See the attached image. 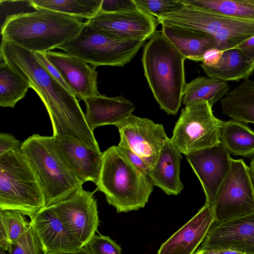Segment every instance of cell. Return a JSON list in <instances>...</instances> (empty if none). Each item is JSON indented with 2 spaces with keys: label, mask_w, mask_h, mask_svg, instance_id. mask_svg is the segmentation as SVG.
<instances>
[{
  "label": "cell",
  "mask_w": 254,
  "mask_h": 254,
  "mask_svg": "<svg viewBox=\"0 0 254 254\" xmlns=\"http://www.w3.org/2000/svg\"><path fill=\"white\" fill-rule=\"evenodd\" d=\"M0 56L40 97L50 116L54 136L72 137L101 151L76 97L49 72L34 52L1 40Z\"/></svg>",
  "instance_id": "6da1fadb"
},
{
  "label": "cell",
  "mask_w": 254,
  "mask_h": 254,
  "mask_svg": "<svg viewBox=\"0 0 254 254\" xmlns=\"http://www.w3.org/2000/svg\"><path fill=\"white\" fill-rule=\"evenodd\" d=\"M80 19L44 8L14 14L7 16L1 26L2 40L33 52L51 51L79 31L84 23Z\"/></svg>",
  "instance_id": "7a4b0ae2"
},
{
  "label": "cell",
  "mask_w": 254,
  "mask_h": 254,
  "mask_svg": "<svg viewBox=\"0 0 254 254\" xmlns=\"http://www.w3.org/2000/svg\"><path fill=\"white\" fill-rule=\"evenodd\" d=\"M186 59L161 30L155 31L143 50L144 76L160 108L168 115H176L181 105Z\"/></svg>",
  "instance_id": "3957f363"
},
{
  "label": "cell",
  "mask_w": 254,
  "mask_h": 254,
  "mask_svg": "<svg viewBox=\"0 0 254 254\" xmlns=\"http://www.w3.org/2000/svg\"><path fill=\"white\" fill-rule=\"evenodd\" d=\"M97 190L105 195L117 212H127L145 206L154 185L144 172L133 165L116 146L103 152Z\"/></svg>",
  "instance_id": "277c9868"
},
{
  "label": "cell",
  "mask_w": 254,
  "mask_h": 254,
  "mask_svg": "<svg viewBox=\"0 0 254 254\" xmlns=\"http://www.w3.org/2000/svg\"><path fill=\"white\" fill-rule=\"evenodd\" d=\"M21 151L40 183L46 206L64 200L82 189L84 182L71 170L57 150L53 136L34 134L22 142Z\"/></svg>",
  "instance_id": "5b68a950"
},
{
  "label": "cell",
  "mask_w": 254,
  "mask_h": 254,
  "mask_svg": "<svg viewBox=\"0 0 254 254\" xmlns=\"http://www.w3.org/2000/svg\"><path fill=\"white\" fill-rule=\"evenodd\" d=\"M45 206L40 183L21 150L0 156V210H16L30 217Z\"/></svg>",
  "instance_id": "8992f818"
},
{
  "label": "cell",
  "mask_w": 254,
  "mask_h": 254,
  "mask_svg": "<svg viewBox=\"0 0 254 254\" xmlns=\"http://www.w3.org/2000/svg\"><path fill=\"white\" fill-rule=\"evenodd\" d=\"M145 41L111 37L85 21L79 31L59 49L95 68L100 65L121 67L134 57Z\"/></svg>",
  "instance_id": "52a82bcc"
},
{
  "label": "cell",
  "mask_w": 254,
  "mask_h": 254,
  "mask_svg": "<svg viewBox=\"0 0 254 254\" xmlns=\"http://www.w3.org/2000/svg\"><path fill=\"white\" fill-rule=\"evenodd\" d=\"M186 4L181 10L157 18L162 22L194 29L211 35L216 49L235 48L254 36V21L242 19Z\"/></svg>",
  "instance_id": "ba28073f"
},
{
  "label": "cell",
  "mask_w": 254,
  "mask_h": 254,
  "mask_svg": "<svg viewBox=\"0 0 254 254\" xmlns=\"http://www.w3.org/2000/svg\"><path fill=\"white\" fill-rule=\"evenodd\" d=\"M223 122L214 116L207 101H195L182 109L170 139L178 150L186 156L220 143Z\"/></svg>",
  "instance_id": "9c48e42d"
},
{
  "label": "cell",
  "mask_w": 254,
  "mask_h": 254,
  "mask_svg": "<svg viewBox=\"0 0 254 254\" xmlns=\"http://www.w3.org/2000/svg\"><path fill=\"white\" fill-rule=\"evenodd\" d=\"M213 210L216 224L254 211V189L249 167L243 160L231 158L230 171L220 186Z\"/></svg>",
  "instance_id": "30bf717a"
},
{
  "label": "cell",
  "mask_w": 254,
  "mask_h": 254,
  "mask_svg": "<svg viewBox=\"0 0 254 254\" xmlns=\"http://www.w3.org/2000/svg\"><path fill=\"white\" fill-rule=\"evenodd\" d=\"M49 206L82 247L86 246L95 235L99 220L93 192L82 188Z\"/></svg>",
  "instance_id": "8fae6325"
},
{
  "label": "cell",
  "mask_w": 254,
  "mask_h": 254,
  "mask_svg": "<svg viewBox=\"0 0 254 254\" xmlns=\"http://www.w3.org/2000/svg\"><path fill=\"white\" fill-rule=\"evenodd\" d=\"M85 22L111 37L140 40L149 39L159 24L157 18L138 7L114 12L99 11Z\"/></svg>",
  "instance_id": "7c38bea8"
},
{
  "label": "cell",
  "mask_w": 254,
  "mask_h": 254,
  "mask_svg": "<svg viewBox=\"0 0 254 254\" xmlns=\"http://www.w3.org/2000/svg\"><path fill=\"white\" fill-rule=\"evenodd\" d=\"M186 158L201 184L205 203L213 207L220 186L230 169V153L219 143L191 152Z\"/></svg>",
  "instance_id": "4fadbf2b"
},
{
  "label": "cell",
  "mask_w": 254,
  "mask_h": 254,
  "mask_svg": "<svg viewBox=\"0 0 254 254\" xmlns=\"http://www.w3.org/2000/svg\"><path fill=\"white\" fill-rule=\"evenodd\" d=\"M115 126L130 148L152 168L168 137L163 125L132 114Z\"/></svg>",
  "instance_id": "5bb4252c"
},
{
  "label": "cell",
  "mask_w": 254,
  "mask_h": 254,
  "mask_svg": "<svg viewBox=\"0 0 254 254\" xmlns=\"http://www.w3.org/2000/svg\"><path fill=\"white\" fill-rule=\"evenodd\" d=\"M199 249H231L254 254V211L220 224H214Z\"/></svg>",
  "instance_id": "9a60e30c"
},
{
  "label": "cell",
  "mask_w": 254,
  "mask_h": 254,
  "mask_svg": "<svg viewBox=\"0 0 254 254\" xmlns=\"http://www.w3.org/2000/svg\"><path fill=\"white\" fill-rule=\"evenodd\" d=\"M43 53L58 70L76 98L83 100L100 95L95 67H91L80 59L65 53L48 51Z\"/></svg>",
  "instance_id": "2e32d148"
},
{
  "label": "cell",
  "mask_w": 254,
  "mask_h": 254,
  "mask_svg": "<svg viewBox=\"0 0 254 254\" xmlns=\"http://www.w3.org/2000/svg\"><path fill=\"white\" fill-rule=\"evenodd\" d=\"M55 146L73 173L84 183L97 184L103 152L92 149L78 140L64 135H53Z\"/></svg>",
  "instance_id": "e0dca14e"
},
{
  "label": "cell",
  "mask_w": 254,
  "mask_h": 254,
  "mask_svg": "<svg viewBox=\"0 0 254 254\" xmlns=\"http://www.w3.org/2000/svg\"><path fill=\"white\" fill-rule=\"evenodd\" d=\"M30 218L45 254L73 252L82 248L50 206L42 208Z\"/></svg>",
  "instance_id": "ac0fdd59"
},
{
  "label": "cell",
  "mask_w": 254,
  "mask_h": 254,
  "mask_svg": "<svg viewBox=\"0 0 254 254\" xmlns=\"http://www.w3.org/2000/svg\"><path fill=\"white\" fill-rule=\"evenodd\" d=\"M215 221L213 207L205 203L189 221L161 246L157 254H193Z\"/></svg>",
  "instance_id": "d6986e66"
},
{
  "label": "cell",
  "mask_w": 254,
  "mask_h": 254,
  "mask_svg": "<svg viewBox=\"0 0 254 254\" xmlns=\"http://www.w3.org/2000/svg\"><path fill=\"white\" fill-rule=\"evenodd\" d=\"M83 100L86 107L85 118L93 131L100 126L115 125L132 115L135 109L134 104L122 96L108 97L100 94Z\"/></svg>",
  "instance_id": "ffe728a7"
},
{
  "label": "cell",
  "mask_w": 254,
  "mask_h": 254,
  "mask_svg": "<svg viewBox=\"0 0 254 254\" xmlns=\"http://www.w3.org/2000/svg\"><path fill=\"white\" fill-rule=\"evenodd\" d=\"M181 154L168 137L148 175L153 185L168 195H178L184 188L180 178Z\"/></svg>",
  "instance_id": "44dd1931"
},
{
  "label": "cell",
  "mask_w": 254,
  "mask_h": 254,
  "mask_svg": "<svg viewBox=\"0 0 254 254\" xmlns=\"http://www.w3.org/2000/svg\"><path fill=\"white\" fill-rule=\"evenodd\" d=\"M160 24L163 35L186 59L202 62L205 53L216 48L214 38L207 33L167 23Z\"/></svg>",
  "instance_id": "7402d4cb"
},
{
  "label": "cell",
  "mask_w": 254,
  "mask_h": 254,
  "mask_svg": "<svg viewBox=\"0 0 254 254\" xmlns=\"http://www.w3.org/2000/svg\"><path fill=\"white\" fill-rule=\"evenodd\" d=\"M200 65L208 77L226 82L245 80L254 72V60L236 48L223 51L216 65L207 66L201 64Z\"/></svg>",
  "instance_id": "603a6c76"
},
{
  "label": "cell",
  "mask_w": 254,
  "mask_h": 254,
  "mask_svg": "<svg viewBox=\"0 0 254 254\" xmlns=\"http://www.w3.org/2000/svg\"><path fill=\"white\" fill-rule=\"evenodd\" d=\"M222 114L244 123L254 124V81L245 79L221 100Z\"/></svg>",
  "instance_id": "cb8c5ba5"
},
{
  "label": "cell",
  "mask_w": 254,
  "mask_h": 254,
  "mask_svg": "<svg viewBox=\"0 0 254 254\" xmlns=\"http://www.w3.org/2000/svg\"><path fill=\"white\" fill-rule=\"evenodd\" d=\"M220 143L234 156H254V131L246 123L233 119L223 121L220 132Z\"/></svg>",
  "instance_id": "d4e9b609"
},
{
  "label": "cell",
  "mask_w": 254,
  "mask_h": 254,
  "mask_svg": "<svg viewBox=\"0 0 254 254\" xmlns=\"http://www.w3.org/2000/svg\"><path fill=\"white\" fill-rule=\"evenodd\" d=\"M226 81L219 79L199 76L186 83L182 98L185 106L193 102L204 100L212 107L230 90Z\"/></svg>",
  "instance_id": "484cf974"
},
{
  "label": "cell",
  "mask_w": 254,
  "mask_h": 254,
  "mask_svg": "<svg viewBox=\"0 0 254 254\" xmlns=\"http://www.w3.org/2000/svg\"><path fill=\"white\" fill-rule=\"evenodd\" d=\"M28 5L36 9H47L79 18L89 19L100 10L102 0H31Z\"/></svg>",
  "instance_id": "4316f807"
},
{
  "label": "cell",
  "mask_w": 254,
  "mask_h": 254,
  "mask_svg": "<svg viewBox=\"0 0 254 254\" xmlns=\"http://www.w3.org/2000/svg\"><path fill=\"white\" fill-rule=\"evenodd\" d=\"M29 88L27 82L0 59V106L13 108L25 97Z\"/></svg>",
  "instance_id": "83f0119b"
},
{
  "label": "cell",
  "mask_w": 254,
  "mask_h": 254,
  "mask_svg": "<svg viewBox=\"0 0 254 254\" xmlns=\"http://www.w3.org/2000/svg\"><path fill=\"white\" fill-rule=\"evenodd\" d=\"M186 4L232 17L254 21V0H182Z\"/></svg>",
  "instance_id": "f1b7e54d"
},
{
  "label": "cell",
  "mask_w": 254,
  "mask_h": 254,
  "mask_svg": "<svg viewBox=\"0 0 254 254\" xmlns=\"http://www.w3.org/2000/svg\"><path fill=\"white\" fill-rule=\"evenodd\" d=\"M0 220L6 227L11 244L17 243L30 225V221L16 210H0Z\"/></svg>",
  "instance_id": "f546056e"
},
{
  "label": "cell",
  "mask_w": 254,
  "mask_h": 254,
  "mask_svg": "<svg viewBox=\"0 0 254 254\" xmlns=\"http://www.w3.org/2000/svg\"><path fill=\"white\" fill-rule=\"evenodd\" d=\"M134 1L139 8L156 18L179 11L186 6L182 0H134Z\"/></svg>",
  "instance_id": "4dcf8cb0"
},
{
  "label": "cell",
  "mask_w": 254,
  "mask_h": 254,
  "mask_svg": "<svg viewBox=\"0 0 254 254\" xmlns=\"http://www.w3.org/2000/svg\"><path fill=\"white\" fill-rule=\"evenodd\" d=\"M10 254H45L42 246L31 225L16 244H11Z\"/></svg>",
  "instance_id": "1f68e13d"
},
{
  "label": "cell",
  "mask_w": 254,
  "mask_h": 254,
  "mask_svg": "<svg viewBox=\"0 0 254 254\" xmlns=\"http://www.w3.org/2000/svg\"><path fill=\"white\" fill-rule=\"evenodd\" d=\"M86 246L91 254H122L120 246L108 236L94 235Z\"/></svg>",
  "instance_id": "d6a6232c"
},
{
  "label": "cell",
  "mask_w": 254,
  "mask_h": 254,
  "mask_svg": "<svg viewBox=\"0 0 254 254\" xmlns=\"http://www.w3.org/2000/svg\"><path fill=\"white\" fill-rule=\"evenodd\" d=\"M120 140L117 148L127 157V158L135 166L148 176L151 168L136 154L130 147L125 137L121 134Z\"/></svg>",
  "instance_id": "836d02e7"
},
{
  "label": "cell",
  "mask_w": 254,
  "mask_h": 254,
  "mask_svg": "<svg viewBox=\"0 0 254 254\" xmlns=\"http://www.w3.org/2000/svg\"><path fill=\"white\" fill-rule=\"evenodd\" d=\"M138 8L134 0H102L100 11L119 12Z\"/></svg>",
  "instance_id": "e575fe53"
},
{
  "label": "cell",
  "mask_w": 254,
  "mask_h": 254,
  "mask_svg": "<svg viewBox=\"0 0 254 254\" xmlns=\"http://www.w3.org/2000/svg\"><path fill=\"white\" fill-rule=\"evenodd\" d=\"M22 143L13 135L7 133H0V156L11 150H21Z\"/></svg>",
  "instance_id": "d590c367"
},
{
  "label": "cell",
  "mask_w": 254,
  "mask_h": 254,
  "mask_svg": "<svg viewBox=\"0 0 254 254\" xmlns=\"http://www.w3.org/2000/svg\"><path fill=\"white\" fill-rule=\"evenodd\" d=\"M35 55L45 68L60 83H61L67 90L71 92V91L63 78L58 70L46 59L42 52H34ZM72 93V92H71Z\"/></svg>",
  "instance_id": "8d00e7d4"
},
{
  "label": "cell",
  "mask_w": 254,
  "mask_h": 254,
  "mask_svg": "<svg viewBox=\"0 0 254 254\" xmlns=\"http://www.w3.org/2000/svg\"><path fill=\"white\" fill-rule=\"evenodd\" d=\"M223 52L216 48L208 50L204 56L202 64L207 66L216 65L220 60Z\"/></svg>",
  "instance_id": "74e56055"
},
{
  "label": "cell",
  "mask_w": 254,
  "mask_h": 254,
  "mask_svg": "<svg viewBox=\"0 0 254 254\" xmlns=\"http://www.w3.org/2000/svg\"><path fill=\"white\" fill-rule=\"evenodd\" d=\"M0 247L5 251H8L11 243L7 229L2 220L0 222Z\"/></svg>",
  "instance_id": "f35d334b"
},
{
  "label": "cell",
  "mask_w": 254,
  "mask_h": 254,
  "mask_svg": "<svg viewBox=\"0 0 254 254\" xmlns=\"http://www.w3.org/2000/svg\"><path fill=\"white\" fill-rule=\"evenodd\" d=\"M250 59L254 60V36L236 47Z\"/></svg>",
  "instance_id": "ab89813d"
},
{
  "label": "cell",
  "mask_w": 254,
  "mask_h": 254,
  "mask_svg": "<svg viewBox=\"0 0 254 254\" xmlns=\"http://www.w3.org/2000/svg\"><path fill=\"white\" fill-rule=\"evenodd\" d=\"M45 254H91V253L87 246H86L82 247L80 249L75 251Z\"/></svg>",
  "instance_id": "60d3db41"
},
{
  "label": "cell",
  "mask_w": 254,
  "mask_h": 254,
  "mask_svg": "<svg viewBox=\"0 0 254 254\" xmlns=\"http://www.w3.org/2000/svg\"><path fill=\"white\" fill-rule=\"evenodd\" d=\"M218 254H248L246 253L231 249L216 250Z\"/></svg>",
  "instance_id": "b9f144b4"
},
{
  "label": "cell",
  "mask_w": 254,
  "mask_h": 254,
  "mask_svg": "<svg viewBox=\"0 0 254 254\" xmlns=\"http://www.w3.org/2000/svg\"><path fill=\"white\" fill-rule=\"evenodd\" d=\"M250 175L254 189V156L251 160L250 166L249 167Z\"/></svg>",
  "instance_id": "7bdbcfd3"
},
{
  "label": "cell",
  "mask_w": 254,
  "mask_h": 254,
  "mask_svg": "<svg viewBox=\"0 0 254 254\" xmlns=\"http://www.w3.org/2000/svg\"><path fill=\"white\" fill-rule=\"evenodd\" d=\"M196 254H218L214 250H202L199 249L196 252Z\"/></svg>",
  "instance_id": "ee69618b"
},
{
  "label": "cell",
  "mask_w": 254,
  "mask_h": 254,
  "mask_svg": "<svg viewBox=\"0 0 254 254\" xmlns=\"http://www.w3.org/2000/svg\"><path fill=\"white\" fill-rule=\"evenodd\" d=\"M0 254H10L9 253L8 254L6 253L5 251L1 248L0 247Z\"/></svg>",
  "instance_id": "f6af8a7d"
},
{
  "label": "cell",
  "mask_w": 254,
  "mask_h": 254,
  "mask_svg": "<svg viewBox=\"0 0 254 254\" xmlns=\"http://www.w3.org/2000/svg\"><path fill=\"white\" fill-rule=\"evenodd\" d=\"M194 254H196V253H195Z\"/></svg>",
  "instance_id": "bcb514c9"
}]
</instances>
